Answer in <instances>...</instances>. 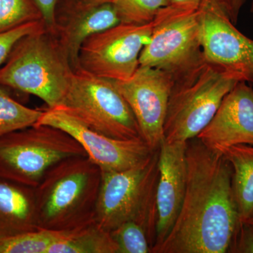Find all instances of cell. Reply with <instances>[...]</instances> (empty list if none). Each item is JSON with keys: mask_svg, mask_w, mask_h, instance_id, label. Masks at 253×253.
<instances>
[{"mask_svg": "<svg viewBox=\"0 0 253 253\" xmlns=\"http://www.w3.org/2000/svg\"><path fill=\"white\" fill-rule=\"evenodd\" d=\"M186 164L180 212L164 242L152 253H228L241 223L230 163L195 137L186 142Z\"/></svg>", "mask_w": 253, "mask_h": 253, "instance_id": "cell-1", "label": "cell"}, {"mask_svg": "<svg viewBox=\"0 0 253 253\" xmlns=\"http://www.w3.org/2000/svg\"><path fill=\"white\" fill-rule=\"evenodd\" d=\"M101 176L86 156L66 158L50 168L35 188L39 229L69 231L94 221Z\"/></svg>", "mask_w": 253, "mask_h": 253, "instance_id": "cell-2", "label": "cell"}, {"mask_svg": "<svg viewBox=\"0 0 253 253\" xmlns=\"http://www.w3.org/2000/svg\"><path fill=\"white\" fill-rule=\"evenodd\" d=\"M159 151L137 166L116 172H102L94 221L111 231L126 221L140 224L151 248L156 239Z\"/></svg>", "mask_w": 253, "mask_h": 253, "instance_id": "cell-3", "label": "cell"}, {"mask_svg": "<svg viewBox=\"0 0 253 253\" xmlns=\"http://www.w3.org/2000/svg\"><path fill=\"white\" fill-rule=\"evenodd\" d=\"M74 70L46 29L23 37L0 68V85L42 100L47 108L62 104Z\"/></svg>", "mask_w": 253, "mask_h": 253, "instance_id": "cell-4", "label": "cell"}, {"mask_svg": "<svg viewBox=\"0 0 253 253\" xmlns=\"http://www.w3.org/2000/svg\"><path fill=\"white\" fill-rule=\"evenodd\" d=\"M149 42L141 51L139 66L167 73L173 82L182 81L202 68L200 10L169 4L160 10L152 21Z\"/></svg>", "mask_w": 253, "mask_h": 253, "instance_id": "cell-5", "label": "cell"}, {"mask_svg": "<svg viewBox=\"0 0 253 253\" xmlns=\"http://www.w3.org/2000/svg\"><path fill=\"white\" fill-rule=\"evenodd\" d=\"M86 156L72 136L58 128L35 125L0 138V176L36 188L56 163Z\"/></svg>", "mask_w": 253, "mask_h": 253, "instance_id": "cell-6", "label": "cell"}, {"mask_svg": "<svg viewBox=\"0 0 253 253\" xmlns=\"http://www.w3.org/2000/svg\"><path fill=\"white\" fill-rule=\"evenodd\" d=\"M238 83L206 62L193 76L173 82L165 121L164 141H187L196 137Z\"/></svg>", "mask_w": 253, "mask_h": 253, "instance_id": "cell-7", "label": "cell"}, {"mask_svg": "<svg viewBox=\"0 0 253 253\" xmlns=\"http://www.w3.org/2000/svg\"><path fill=\"white\" fill-rule=\"evenodd\" d=\"M60 106L109 137L141 139L135 117L114 81L76 70Z\"/></svg>", "mask_w": 253, "mask_h": 253, "instance_id": "cell-8", "label": "cell"}, {"mask_svg": "<svg viewBox=\"0 0 253 253\" xmlns=\"http://www.w3.org/2000/svg\"><path fill=\"white\" fill-rule=\"evenodd\" d=\"M153 23H119L95 33L81 46L80 68L114 81L129 79L139 67L141 51L149 42Z\"/></svg>", "mask_w": 253, "mask_h": 253, "instance_id": "cell-9", "label": "cell"}, {"mask_svg": "<svg viewBox=\"0 0 253 253\" xmlns=\"http://www.w3.org/2000/svg\"><path fill=\"white\" fill-rule=\"evenodd\" d=\"M36 125L58 128L72 136L102 172L134 167L147 159L155 151L141 139L123 140L101 134L62 106L44 109Z\"/></svg>", "mask_w": 253, "mask_h": 253, "instance_id": "cell-10", "label": "cell"}, {"mask_svg": "<svg viewBox=\"0 0 253 253\" xmlns=\"http://www.w3.org/2000/svg\"><path fill=\"white\" fill-rule=\"evenodd\" d=\"M205 61L238 82L253 84V41L211 0L200 7Z\"/></svg>", "mask_w": 253, "mask_h": 253, "instance_id": "cell-11", "label": "cell"}, {"mask_svg": "<svg viewBox=\"0 0 253 253\" xmlns=\"http://www.w3.org/2000/svg\"><path fill=\"white\" fill-rule=\"evenodd\" d=\"M114 82L135 117L141 139L151 149H159L164 141L172 78L161 70L139 66L129 79Z\"/></svg>", "mask_w": 253, "mask_h": 253, "instance_id": "cell-12", "label": "cell"}, {"mask_svg": "<svg viewBox=\"0 0 253 253\" xmlns=\"http://www.w3.org/2000/svg\"><path fill=\"white\" fill-rule=\"evenodd\" d=\"M119 23L111 3L94 5L80 0H59L54 27L49 32L76 71L80 69L79 54L84 42Z\"/></svg>", "mask_w": 253, "mask_h": 253, "instance_id": "cell-13", "label": "cell"}, {"mask_svg": "<svg viewBox=\"0 0 253 253\" xmlns=\"http://www.w3.org/2000/svg\"><path fill=\"white\" fill-rule=\"evenodd\" d=\"M196 137L219 154L235 145H253L252 86L239 82L224 96L215 114Z\"/></svg>", "mask_w": 253, "mask_h": 253, "instance_id": "cell-14", "label": "cell"}, {"mask_svg": "<svg viewBox=\"0 0 253 253\" xmlns=\"http://www.w3.org/2000/svg\"><path fill=\"white\" fill-rule=\"evenodd\" d=\"M186 142L163 141L160 147L158 222L152 253L172 230L184 201L187 179Z\"/></svg>", "mask_w": 253, "mask_h": 253, "instance_id": "cell-15", "label": "cell"}, {"mask_svg": "<svg viewBox=\"0 0 253 253\" xmlns=\"http://www.w3.org/2000/svg\"><path fill=\"white\" fill-rule=\"evenodd\" d=\"M38 229L35 188L0 176V239Z\"/></svg>", "mask_w": 253, "mask_h": 253, "instance_id": "cell-16", "label": "cell"}, {"mask_svg": "<svg viewBox=\"0 0 253 253\" xmlns=\"http://www.w3.org/2000/svg\"><path fill=\"white\" fill-rule=\"evenodd\" d=\"M221 154L232 169L231 186L241 221L253 217V145L239 144Z\"/></svg>", "mask_w": 253, "mask_h": 253, "instance_id": "cell-17", "label": "cell"}, {"mask_svg": "<svg viewBox=\"0 0 253 253\" xmlns=\"http://www.w3.org/2000/svg\"><path fill=\"white\" fill-rule=\"evenodd\" d=\"M47 253H118L111 232L95 221L67 231Z\"/></svg>", "mask_w": 253, "mask_h": 253, "instance_id": "cell-18", "label": "cell"}, {"mask_svg": "<svg viewBox=\"0 0 253 253\" xmlns=\"http://www.w3.org/2000/svg\"><path fill=\"white\" fill-rule=\"evenodd\" d=\"M43 112L44 110L31 109L18 102L0 85V138L35 126Z\"/></svg>", "mask_w": 253, "mask_h": 253, "instance_id": "cell-19", "label": "cell"}, {"mask_svg": "<svg viewBox=\"0 0 253 253\" xmlns=\"http://www.w3.org/2000/svg\"><path fill=\"white\" fill-rule=\"evenodd\" d=\"M66 232L38 229L0 239V253H47L49 248Z\"/></svg>", "mask_w": 253, "mask_h": 253, "instance_id": "cell-20", "label": "cell"}, {"mask_svg": "<svg viewBox=\"0 0 253 253\" xmlns=\"http://www.w3.org/2000/svg\"><path fill=\"white\" fill-rule=\"evenodd\" d=\"M121 23L144 25L152 23L160 10L170 4L169 0H112Z\"/></svg>", "mask_w": 253, "mask_h": 253, "instance_id": "cell-21", "label": "cell"}, {"mask_svg": "<svg viewBox=\"0 0 253 253\" xmlns=\"http://www.w3.org/2000/svg\"><path fill=\"white\" fill-rule=\"evenodd\" d=\"M38 21L42 16L33 0H0V33Z\"/></svg>", "mask_w": 253, "mask_h": 253, "instance_id": "cell-22", "label": "cell"}, {"mask_svg": "<svg viewBox=\"0 0 253 253\" xmlns=\"http://www.w3.org/2000/svg\"><path fill=\"white\" fill-rule=\"evenodd\" d=\"M110 232L118 253H152L146 231L136 221H126Z\"/></svg>", "mask_w": 253, "mask_h": 253, "instance_id": "cell-23", "label": "cell"}, {"mask_svg": "<svg viewBox=\"0 0 253 253\" xmlns=\"http://www.w3.org/2000/svg\"><path fill=\"white\" fill-rule=\"evenodd\" d=\"M44 29H46L44 21H38L0 33V68L6 62L14 46L21 38Z\"/></svg>", "mask_w": 253, "mask_h": 253, "instance_id": "cell-24", "label": "cell"}, {"mask_svg": "<svg viewBox=\"0 0 253 253\" xmlns=\"http://www.w3.org/2000/svg\"><path fill=\"white\" fill-rule=\"evenodd\" d=\"M228 253H253V227L251 224L241 221Z\"/></svg>", "mask_w": 253, "mask_h": 253, "instance_id": "cell-25", "label": "cell"}, {"mask_svg": "<svg viewBox=\"0 0 253 253\" xmlns=\"http://www.w3.org/2000/svg\"><path fill=\"white\" fill-rule=\"evenodd\" d=\"M220 8L231 23L236 25L239 20L240 13L247 0H212Z\"/></svg>", "mask_w": 253, "mask_h": 253, "instance_id": "cell-26", "label": "cell"}, {"mask_svg": "<svg viewBox=\"0 0 253 253\" xmlns=\"http://www.w3.org/2000/svg\"><path fill=\"white\" fill-rule=\"evenodd\" d=\"M42 16V20L48 31L54 27L55 14L59 0H33Z\"/></svg>", "mask_w": 253, "mask_h": 253, "instance_id": "cell-27", "label": "cell"}, {"mask_svg": "<svg viewBox=\"0 0 253 253\" xmlns=\"http://www.w3.org/2000/svg\"><path fill=\"white\" fill-rule=\"evenodd\" d=\"M170 4L184 9L199 10L204 0H169Z\"/></svg>", "mask_w": 253, "mask_h": 253, "instance_id": "cell-28", "label": "cell"}, {"mask_svg": "<svg viewBox=\"0 0 253 253\" xmlns=\"http://www.w3.org/2000/svg\"><path fill=\"white\" fill-rule=\"evenodd\" d=\"M83 2L87 3V4L100 5L107 4V3H111L112 0H80Z\"/></svg>", "mask_w": 253, "mask_h": 253, "instance_id": "cell-29", "label": "cell"}, {"mask_svg": "<svg viewBox=\"0 0 253 253\" xmlns=\"http://www.w3.org/2000/svg\"><path fill=\"white\" fill-rule=\"evenodd\" d=\"M246 222L249 223V224H251V226L253 227V217L250 218L248 220L245 221Z\"/></svg>", "mask_w": 253, "mask_h": 253, "instance_id": "cell-30", "label": "cell"}, {"mask_svg": "<svg viewBox=\"0 0 253 253\" xmlns=\"http://www.w3.org/2000/svg\"><path fill=\"white\" fill-rule=\"evenodd\" d=\"M251 11L253 13V0H252V3H251Z\"/></svg>", "mask_w": 253, "mask_h": 253, "instance_id": "cell-31", "label": "cell"}]
</instances>
